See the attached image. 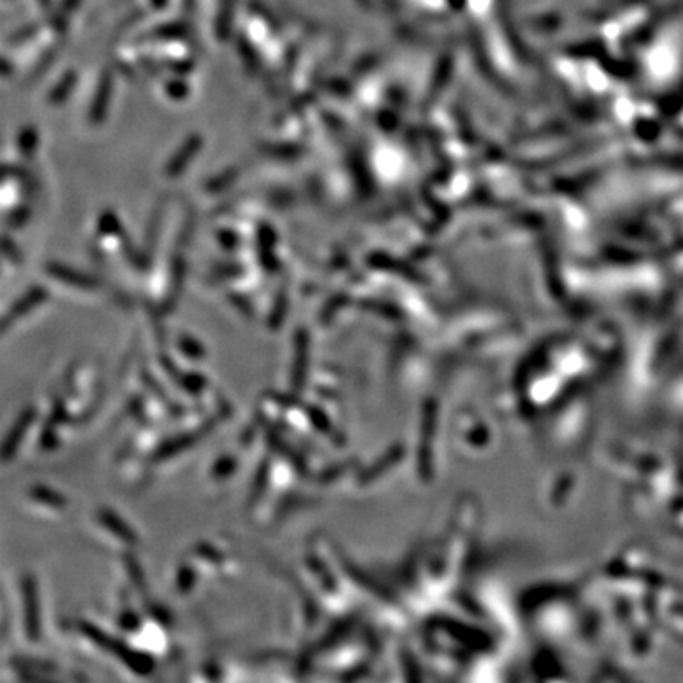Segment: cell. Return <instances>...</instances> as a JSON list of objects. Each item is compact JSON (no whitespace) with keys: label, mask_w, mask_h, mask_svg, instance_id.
<instances>
[{"label":"cell","mask_w":683,"mask_h":683,"mask_svg":"<svg viewBox=\"0 0 683 683\" xmlns=\"http://www.w3.org/2000/svg\"><path fill=\"white\" fill-rule=\"evenodd\" d=\"M25 613H27V628L29 634L37 640L38 636V611H37V591L32 581H25Z\"/></svg>","instance_id":"cell-1"}]
</instances>
